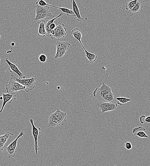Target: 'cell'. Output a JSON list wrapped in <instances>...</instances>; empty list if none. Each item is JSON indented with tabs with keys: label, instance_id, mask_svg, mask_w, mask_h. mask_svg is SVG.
Masks as SVG:
<instances>
[{
	"label": "cell",
	"instance_id": "cell-27",
	"mask_svg": "<svg viewBox=\"0 0 150 166\" xmlns=\"http://www.w3.org/2000/svg\"><path fill=\"white\" fill-rule=\"evenodd\" d=\"M57 25V23L56 21H54L53 23L51 24L50 25L49 27L50 29L51 30H54L55 29Z\"/></svg>",
	"mask_w": 150,
	"mask_h": 166
},
{
	"label": "cell",
	"instance_id": "cell-34",
	"mask_svg": "<svg viewBox=\"0 0 150 166\" xmlns=\"http://www.w3.org/2000/svg\"><path fill=\"white\" fill-rule=\"evenodd\" d=\"M1 62V58H0V62Z\"/></svg>",
	"mask_w": 150,
	"mask_h": 166
},
{
	"label": "cell",
	"instance_id": "cell-26",
	"mask_svg": "<svg viewBox=\"0 0 150 166\" xmlns=\"http://www.w3.org/2000/svg\"><path fill=\"white\" fill-rule=\"evenodd\" d=\"M123 146L128 150H130L132 148V144L130 142L128 141H125V142Z\"/></svg>",
	"mask_w": 150,
	"mask_h": 166
},
{
	"label": "cell",
	"instance_id": "cell-32",
	"mask_svg": "<svg viewBox=\"0 0 150 166\" xmlns=\"http://www.w3.org/2000/svg\"><path fill=\"white\" fill-rule=\"evenodd\" d=\"M0 99H1V100H3V97H0Z\"/></svg>",
	"mask_w": 150,
	"mask_h": 166
},
{
	"label": "cell",
	"instance_id": "cell-30",
	"mask_svg": "<svg viewBox=\"0 0 150 166\" xmlns=\"http://www.w3.org/2000/svg\"><path fill=\"white\" fill-rule=\"evenodd\" d=\"M139 1H140L144 3H148L149 2L150 0H139Z\"/></svg>",
	"mask_w": 150,
	"mask_h": 166
},
{
	"label": "cell",
	"instance_id": "cell-12",
	"mask_svg": "<svg viewBox=\"0 0 150 166\" xmlns=\"http://www.w3.org/2000/svg\"><path fill=\"white\" fill-rule=\"evenodd\" d=\"M16 94H3L2 95L3 102L2 107L0 113H1L3 111L7 103L10 104L14 100L16 99Z\"/></svg>",
	"mask_w": 150,
	"mask_h": 166
},
{
	"label": "cell",
	"instance_id": "cell-24",
	"mask_svg": "<svg viewBox=\"0 0 150 166\" xmlns=\"http://www.w3.org/2000/svg\"><path fill=\"white\" fill-rule=\"evenodd\" d=\"M35 4L37 6L41 7L47 6L48 5L44 0H38V1L36 2Z\"/></svg>",
	"mask_w": 150,
	"mask_h": 166
},
{
	"label": "cell",
	"instance_id": "cell-13",
	"mask_svg": "<svg viewBox=\"0 0 150 166\" xmlns=\"http://www.w3.org/2000/svg\"><path fill=\"white\" fill-rule=\"evenodd\" d=\"M143 6L142 2L138 0L135 6L131 10H129L128 13L131 16L139 13L143 12Z\"/></svg>",
	"mask_w": 150,
	"mask_h": 166
},
{
	"label": "cell",
	"instance_id": "cell-9",
	"mask_svg": "<svg viewBox=\"0 0 150 166\" xmlns=\"http://www.w3.org/2000/svg\"><path fill=\"white\" fill-rule=\"evenodd\" d=\"M30 122L32 127V134L34 139L35 151L36 155L37 151L40 149L38 145V138L41 134V129L40 127H36L35 126L34 120L32 118H30Z\"/></svg>",
	"mask_w": 150,
	"mask_h": 166
},
{
	"label": "cell",
	"instance_id": "cell-22",
	"mask_svg": "<svg viewBox=\"0 0 150 166\" xmlns=\"http://www.w3.org/2000/svg\"><path fill=\"white\" fill-rule=\"evenodd\" d=\"M116 100L118 101L117 104L121 106L125 105L126 104L131 101V99L126 98H117Z\"/></svg>",
	"mask_w": 150,
	"mask_h": 166
},
{
	"label": "cell",
	"instance_id": "cell-21",
	"mask_svg": "<svg viewBox=\"0 0 150 166\" xmlns=\"http://www.w3.org/2000/svg\"><path fill=\"white\" fill-rule=\"evenodd\" d=\"M83 48L85 53V57L88 59L89 63L90 64L94 63L96 60L97 56L95 54L87 51L84 47H83Z\"/></svg>",
	"mask_w": 150,
	"mask_h": 166
},
{
	"label": "cell",
	"instance_id": "cell-31",
	"mask_svg": "<svg viewBox=\"0 0 150 166\" xmlns=\"http://www.w3.org/2000/svg\"><path fill=\"white\" fill-rule=\"evenodd\" d=\"M11 45L12 46H14L15 45V43L14 42H12L11 43Z\"/></svg>",
	"mask_w": 150,
	"mask_h": 166
},
{
	"label": "cell",
	"instance_id": "cell-6",
	"mask_svg": "<svg viewBox=\"0 0 150 166\" xmlns=\"http://www.w3.org/2000/svg\"><path fill=\"white\" fill-rule=\"evenodd\" d=\"M26 89V87L11 78H10L8 84L6 85L7 92L9 94H17L18 91L25 90Z\"/></svg>",
	"mask_w": 150,
	"mask_h": 166
},
{
	"label": "cell",
	"instance_id": "cell-1",
	"mask_svg": "<svg viewBox=\"0 0 150 166\" xmlns=\"http://www.w3.org/2000/svg\"><path fill=\"white\" fill-rule=\"evenodd\" d=\"M94 97L99 101L104 102L114 103V95L109 86L103 82L100 88H96L93 92Z\"/></svg>",
	"mask_w": 150,
	"mask_h": 166
},
{
	"label": "cell",
	"instance_id": "cell-17",
	"mask_svg": "<svg viewBox=\"0 0 150 166\" xmlns=\"http://www.w3.org/2000/svg\"><path fill=\"white\" fill-rule=\"evenodd\" d=\"M39 28L38 30V36L41 38H44L46 36V31L45 29V21L44 20L39 22Z\"/></svg>",
	"mask_w": 150,
	"mask_h": 166
},
{
	"label": "cell",
	"instance_id": "cell-29",
	"mask_svg": "<svg viewBox=\"0 0 150 166\" xmlns=\"http://www.w3.org/2000/svg\"><path fill=\"white\" fill-rule=\"evenodd\" d=\"M145 122H147L148 123H150V116H148L147 117H146L145 119Z\"/></svg>",
	"mask_w": 150,
	"mask_h": 166
},
{
	"label": "cell",
	"instance_id": "cell-33",
	"mask_svg": "<svg viewBox=\"0 0 150 166\" xmlns=\"http://www.w3.org/2000/svg\"><path fill=\"white\" fill-rule=\"evenodd\" d=\"M2 37L1 35H0V38H1Z\"/></svg>",
	"mask_w": 150,
	"mask_h": 166
},
{
	"label": "cell",
	"instance_id": "cell-28",
	"mask_svg": "<svg viewBox=\"0 0 150 166\" xmlns=\"http://www.w3.org/2000/svg\"><path fill=\"white\" fill-rule=\"evenodd\" d=\"M146 117L144 115H142L139 118V120L140 123L142 124H143L145 122V119Z\"/></svg>",
	"mask_w": 150,
	"mask_h": 166
},
{
	"label": "cell",
	"instance_id": "cell-19",
	"mask_svg": "<svg viewBox=\"0 0 150 166\" xmlns=\"http://www.w3.org/2000/svg\"><path fill=\"white\" fill-rule=\"evenodd\" d=\"M63 15V13H60L57 16L54 17V18L50 20L47 21V23L45 24V29L46 31V36L47 37H51V31L49 26L51 23H53L57 18H59Z\"/></svg>",
	"mask_w": 150,
	"mask_h": 166
},
{
	"label": "cell",
	"instance_id": "cell-4",
	"mask_svg": "<svg viewBox=\"0 0 150 166\" xmlns=\"http://www.w3.org/2000/svg\"><path fill=\"white\" fill-rule=\"evenodd\" d=\"M11 78L14 80L26 87V89L25 91L27 93L32 90L35 88L36 86V79L35 77H32L28 79L25 78L20 79L17 78L13 75H11Z\"/></svg>",
	"mask_w": 150,
	"mask_h": 166
},
{
	"label": "cell",
	"instance_id": "cell-20",
	"mask_svg": "<svg viewBox=\"0 0 150 166\" xmlns=\"http://www.w3.org/2000/svg\"><path fill=\"white\" fill-rule=\"evenodd\" d=\"M47 6L52 7L54 8H56L60 9L62 13H65L66 16L69 17H75L76 16L75 15L74 13L73 12L71 9L67 8L64 7H60L54 6L48 4Z\"/></svg>",
	"mask_w": 150,
	"mask_h": 166
},
{
	"label": "cell",
	"instance_id": "cell-14",
	"mask_svg": "<svg viewBox=\"0 0 150 166\" xmlns=\"http://www.w3.org/2000/svg\"><path fill=\"white\" fill-rule=\"evenodd\" d=\"M13 135V134L7 132L5 134L0 136V151L4 150L5 148V145L8 139L11 138Z\"/></svg>",
	"mask_w": 150,
	"mask_h": 166
},
{
	"label": "cell",
	"instance_id": "cell-15",
	"mask_svg": "<svg viewBox=\"0 0 150 166\" xmlns=\"http://www.w3.org/2000/svg\"><path fill=\"white\" fill-rule=\"evenodd\" d=\"M145 129L142 127L139 126L134 128L132 130L134 136H137L141 138H149L148 136L145 132Z\"/></svg>",
	"mask_w": 150,
	"mask_h": 166
},
{
	"label": "cell",
	"instance_id": "cell-2",
	"mask_svg": "<svg viewBox=\"0 0 150 166\" xmlns=\"http://www.w3.org/2000/svg\"><path fill=\"white\" fill-rule=\"evenodd\" d=\"M67 118V113L58 108L55 112L49 116L47 127L53 128L60 125H63L66 122Z\"/></svg>",
	"mask_w": 150,
	"mask_h": 166
},
{
	"label": "cell",
	"instance_id": "cell-18",
	"mask_svg": "<svg viewBox=\"0 0 150 166\" xmlns=\"http://www.w3.org/2000/svg\"><path fill=\"white\" fill-rule=\"evenodd\" d=\"M71 34L75 39H76L80 43L83 47H84L81 41L82 35L81 31L78 28L74 29L72 30Z\"/></svg>",
	"mask_w": 150,
	"mask_h": 166
},
{
	"label": "cell",
	"instance_id": "cell-25",
	"mask_svg": "<svg viewBox=\"0 0 150 166\" xmlns=\"http://www.w3.org/2000/svg\"><path fill=\"white\" fill-rule=\"evenodd\" d=\"M39 60L42 63H44L46 62L47 60V57L44 54H41L39 56Z\"/></svg>",
	"mask_w": 150,
	"mask_h": 166
},
{
	"label": "cell",
	"instance_id": "cell-3",
	"mask_svg": "<svg viewBox=\"0 0 150 166\" xmlns=\"http://www.w3.org/2000/svg\"><path fill=\"white\" fill-rule=\"evenodd\" d=\"M34 12L36 17L34 19L35 21H38L41 20L51 19L55 17L49 10V6L41 7L36 5L34 7Z\"/></svg>",
	"mask_w": 150,
	"mask_h": 166
},
{
	"label": "cell",
	"instance_id": "cell-23",
	"mask_svg": "<svg viewBox=\"0 0 150 166\" xmlns=\"http://www.w3.org/2000/svg\"><path fill=\"white\" fill-rule=\"evenodd\" d=\"M138 0H133V1L128 2L125 5V8L127 10H131L136 5Z\"/></svg>",
	"mask_w": 150,
	"mask_h": 166
},
{
	"label": "cell",
	"instance_id": "cell-11",
	"mask_svg": "<svg viewBox=\"0 0 150 166\" xmlns=\"http://www.w3.org/2000/svg\"><path fill=\"white\" fill-rule=\"evenodd\" d=\"M5 61L9 65V67L8 68V69L10 73H12V72L15 73L18 75L19 76L18 78L20 79L26 78V76L21 71L17 64H14L10 62L7 58H5Z\"/></svg>",
	"mask_w": 150,
	"mask_h": 166
},
{
	"label": "cell",
	"instance_id": "cell-7",
	"mask_svg": "<svg viewBox=\"0 0 150 166\" xmlns=\"http://www.w3.org/2000/svg\"><path fill=\"white\" fill-rule=\"evenodd\" d=\"M25 134L23 131H22L17 138L9 145L6 148L7 153L9 159L14 157L17 153L16 149L18 143V140L21 137H23Z\"/></svg>",
	"mask_w": 150,
	"mask_h": 166
},
{
	"label": "cell",
	"instance_id": "cell-16",
	"mask_svg": "<svg viewBox=\"0 0 150 166\" xmlns=\"http://www.w3.org/2000/svg\"><path fill=\"white\" fill-rule=\"evenodd\" d=\"M71 3L72 4L71 9L77 18V20L79 21H82L83 19L81 17L79 8L75 0H71Z\"/></svg>",
	"mask_w": 150,
	"mask_h": 166
},
{
	"label": "cell",
	"instance_id": "cell-10",
	"mask_svg": "<svg viewBox=\"0 0 150 166\" xmlns=\"http://www.w3.org/2000/svg\"><path fill=\"white\" fill-rule=\"evenodd\" d=\"M97 106L102 111V114L107 112L114 110L118 107L117 104L115 103L104 102L101 101L98 102Z\"/></svg>",
	"mask_w": 150,
	"mask_h": 166
},
{
	"label": "cell",
	"instance_id": "cell-8",
	"mask_svg": "<svg viewBox=\"0 0 150 166\" xmlns=\"http://www.w3.org/2000/svg\"><path fill=\"white\" fill-rule=\"evenodd\" d=\"M66 30L67 29L64 24L59 22L57 23V25L54 30V34L51 37L52 39H56L58 40H60L66 36L67 35Z\"/></svg>",
	"mask_w": 150,
	"mask_h": 166
},
{
	"label": "cell",
	"instance_id": "cell-5",
	"mask_svg": "<svg viewBox=\"0 0 150 166\" xmlns=\"http://www.w3.org/2000/svg\"><path fill=\"white\" fill-rule=\"evenodd\" d=\"M70 45V44L67 42L57 41L56 43V50L55 59L63 58L66 53Z\"/></svg>",
	"mask_w": 150,
	"mask_h": 166
}]
</instances>
